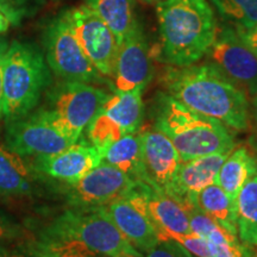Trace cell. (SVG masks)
Here are the masks:
<instances>
[{"label":"cell","instance_id":"cell-36","mask_svg":"<svg viewBox=\"0 0 257 257\" xmlns=\"http://www.w3.org/2000/svg\"><path fill=\"white\" fill-rule=\"evenodd\" d=\"M5 234H6V230H5V227L3 226V224H0V243H2V240L4 239ZM0 252H3L2 248H0Z\"/></svg>","mask_w":257,"mask_h":257},{"label":"cell","instance_id":"cell-9","mask_svg":"<svg viewBox=\"0 0 257 257\" xmlns=\"http://www.w3.org/2000/svg\"><path fill=\"white\" fill-rule=\"evenodd\" d=\"M6 148L19 156H49L67 149L74 143L63 134L47 110L8 121Z\"/></svg>","mask_w":257,"mask_h":257},{"label":"cell","instance_id":"cell-16","mask_svg":"<svg viewBox=\"0 0 257 257\" xmlns=\"http://www.w3.org/2000/svg\"><path fill=\"white\" fill-rule=\"evenodd\" d=\"M100 163L101 156L94 146L76 142L54 155L36 157L34 169L48 178L74 185Z\"/></svg>","mask_w":257,"mask_h":257},{"label":"cell","instance_id":"cell-11","mask_svg":"<svg viewBox=\"0 0 257 257\" xmlns=\"http://www.w3.org/2000/svg\"><path fill=\"white\" fill-rule=\"evenodd\" d=\"M125 199L148 218L160 240H170L175 234L192 232L185 202L181 199L146 182H136Z\"/></svg>","mask_w":257,"mask_h":257},{"label":"cell","instance_id":"cell-1","mask_svg":"<svg viewBox=\"0 0 257 257\" xmlns=\"http://www.w3.org/2000/svg\"><path fill=\"white\" fill-rule=\"evenodd\" d=\"M161 82L186 107L221 121L231 131L249 130V96L211 63L169 67Z\"/></svg>","mask_w":257,"mask_h":257},{"label":"cell","instance_id":"cell-37","mask_svg":"<svg viewBox=\"0 0 257 257\" xmlns=\"http://www.w3.org/2000/svg\"><path fill=\"white\" fill-rule=\"evenodd\" d=\"M144 3H147V4H159V3H161V2H163V0H143Z\"/></svg>","mask_w":257,"mask_h":257},{"label":"cell","instance_id":"cell-15","mask_svg":"<svg viewBox=\"0 0 257 257\" xmlns=\"http://www.w3.org/2000/svg\"><path fill=\"white\" fill-rule=\"evenodd\" d=\"M144 182L170 194L173 181L181 165L175 147L165 134L154 126L141 133Z\"/></svg>","mask_w":257,"mask_h":257},{"label":"cell","instance_id":"cell-38","mask_svg":"<svg viewBox=\"0 0 257 257\" xmlns=\"http://www.w3.org/2000/svg\"><path fill=\"white\" fill-rule=\"evenodd\" d=\"M0 257H22V256H17V255H8V253H5L4 251L0 252Z\"/></svg>","mask_w":257,"mask_h":257},{"label":"cell","instance_id":"cell-4","mask_svg":"<svg viewBox=\"0 0 257 257\" xmlns=\"http://www.w3.org/2000/svg\"><path fill=\"white\" fill-rule=\"evenodd\" d=\"M50 83V70L36 44L14 41L3 62V115L14 120L36 107Z\"/></svg>","mask_w":257,"mask_h":257},{"label":"cell","instance_id":"cell-35","mask_svg":"<svg viewBox=\"0 0 257 257\" xmlns=\"http://www.w3.org/2000/svg\"><path fill=\"white\" fill-rule=\"evenodd\" d=\"M246 249H248V257H257V243L255 245L246 246Z\"/></svg>","mask_w":257,"mask_h":257},{"label":"cell","instance_id":"cell-14","mask_svg":"<svg viewBox=\"0 0 257 257\" xmlns=\"http://www.w3.org/2000/svg\"><path fill=\"white\" fill-rule=\"evenodd\" d=\"M154 76L152 54L148 47L143 28L136 22L125 36L118 49L114 72L112 75L113 87L117 92L144 89Z\"/></svg>","mask_w":257,"mask_h":257},{"label":"cell","instance_id":"cell-21","mask_svg":"<svg viewBox=\"0 0 257 257\" xmlns=\"http://www.w3.org/2000/svg\"><path fill=\"white\" fill-rule=\"evenodd\" d=\"M207 217L231 233L237 234L236 202L217 184L207 186L192 198Z\"/></svg>","mask_w":257,"mask_h":257},{"label":"cell","instance_id":"cell-26","mask_svg":"<svg viewBox=\"0 0 257 257\" xmlns=\"http://www.w3.org/2000/svg\"><path fill=\"white\" fill-rule=\"evenodd\" d=\"M31 257H96L82 243L67 239L41 238L30 246Z\"/></svg>","mask_w":257,"mask_h":257},{"label":"cell","instance_id":"cell-33","mask_svg":"<svg viewBox=\"0 0 257 257\" xmlns=\"http://www.w3.org/2000/svg\"><path fill=\"white\" fill-rule=\"evenodd\" d=\"M8 47V42L0 41V115H3V62Z\"/></svg>","mask_w":257,"mask_h":257},{"label":"cell","instance_id":"cell-6","mask_svg":"<svg viewBox=\"0 0 257 257\" xmlns=\"http://www.w3.org/2000/svg\"><path fill=\"white\" fill-rule=\"evenodd\" d=\"M43 46L48 66L63 81H104L101 74L83 53L66 11L48 23L43 32Z\"/></svg>","mask_w":257,"mask_h":257},{"label":"cell","instance_id":"cell-22","mask_svg":"<svg viewBox=\"0 0 257 257\" xmlns=\"http://www.w3.org/2000/svg\"><path fill=\"white\" fill-rule=\"evenodd\" d=\"M85 5L111 29L119 46L137 22L135 0H86Z\"/></svg>","mask_w":257,"mask_h":257},{"label":"cell","instance_id":"cell-5","mask_svg":"<svg viewBox=\"0 0 257 257\" xmlns=\"http://www.w3.org/2000/svg\"><path fill=\"white\" fill-rule=\"evenodd\" d=\"M42 238L75 240L82 243L96 255L143 257L100 207H73L67 210L44 230Z\"/></svg>","mask_w":257,"mask_h":257},{"label":"cell","instance_id":"cell-2","mask_svg":"<svg viewBox=\"0 0 257 257\" xmlns=\"http://www.w3.org/2000/svg\"><path fill=\"white\" fill-rule=\"evenodd\" d=\"M156 14L161 62L186 67L206 56L218 28L208 0H163L157 4Z\"/></svg>","mask_w":257,"mask_h":257},{"label":"cell","instance_id":"cell-29","mask_svg":"<svg viewBox=\"0 0 257 257\" xmlns=\"http://www.w3.org/2000/svg\"><path fill=\"white\" fill-rule=\"evenodd\" d=\"M144 257H197L175 240H160L155 246L146 251Z\"/></svg>","mask_w":257,"mask_h":257},{"label":"cell","instance_id":"cell-7","mask_svg":"<svg viewBox=\"0 0 257 257\" xmlns=\"http://www.w3.org/2000/svg\"><path fill=\"white\" fill-rule=\"evenodd\" d=\"M107 96L104 89L91 83L63 81L49 93L51 108L47 111L56 126L78 142Z\"/></svg>","mask_w":257,"mask_h":257},{"label":"cell","instance_id":"cell-20","mask_svg":"<svg viewBox=\"0 0 257 257\" xmlns=\"http://www.w3.org/2000/svg\"><path fill=\"white\" fill-rule=\"evenodd\" d=\"M101 162L113 166L135 182H144L141 134H128L99 152Z\"/></svg>","mask_w":257,"mask_h":257},{"label":"cell","instance_id":"cell-30","mask_svg":"<svg viewBox=\"0 0 257 257\" xmlns=\"http://www.w3.org/2000/svg\"><path fill=\"white\" fill-rule=\"evenodd\" d=\"M210 245L212 257H248V249L239 238L226 240L219 244L210 243Z\"/></svg>","mask_w":257,"mask_h":257},{"label":"cell","instance_id":"cell-10","mask_svg":"<svg viewBox=\"0 0 257 257\" xmlns=\"http://www.w3.org/2000/svg\"><path fill=\"white\" fill-rule=\"evenodd\" d=\"M208 63L224 74L249 98L257 94V56L227 24H218L216 38L206 54Z\"/></svg>","mask_w":257,"mask_h":257},{"label":"cell","instance_id":"cell-8","mask_svg":"<svg viewBox=\"0 0 257 257\" xmlns=\"http://www.w3.org/2000/svg\"><path fill=\"white\" fill-rule=\"evenodd\" d=\"M143 89L108 94L98 113L88 125V137L98 152L121 136L136 134L143 123Z\"/></svg>","mask_w":257,"mask_h":257},{"label":"cell","instance_id":"cell-31","mask_svg":"<svg viewBox=\"0 0 257 257\" xmlns=\"http://www.w3.org/2000/svg\"><path fill=\"white\" fill-rule=\"evenodd\" d=\"M249 130H251L250 146L257 150V94L250 100L249 107Z\"/></svg>","mask_w":257,"mask_h":257},{"label":"cell","instance_id":"cell-28","mask_svg":"<svg viewBox=\"0 0 257 257\" xmlns=\"http://www.w3.org/2000/svg\"><path fill=\"white\" fill-rule=\"evenodd\" d=\"M30 0H0V12H3L10 23L18 25L31 12Z\"/></svg>","mask_w":257,"mask_h":257},{"label":"cell","instance_id":"cell-23","mask_svg":"<svg viewBox=\"0 0 257 257\" xmlns=\"http://www.w3.org/2000/svg\"><path fill=\"white\" fill-rule=\"evenodd\" d=\"M237 236L245 246L257 243V173L236 198Z\"/></svg>","mask_w":257,"mask_h":257},{"label":"cell","instance_id":"cell-12","mask_svg":"<svg viewBox=\"0 0 257 257\" xmlns=\"http://www.w3.org/2000/svg\"><path fill=\"white\" fill-rule=\"evenodd\" d=\"M66 12L83 53L102 76L112 78L119 49L113 32L88 6L81 5Z\"/></svg>","mask_w":257,"mask_h":257},{"label":"cell","instance_id":"cell-34","mask_svg":"<svg viewBox=\"0 0 257 257\" xmlns=\"http://www.w3.org/2000/svg\"><path fill=\"white\" fill-rule=\"evenodd\" d=\"M10 24L11 23H10L9 19L6 18V16L3 14V12H0V34L8 31Z\"/></svg>","mask_w":257,"mask_h":257},{"label":"cell","instance_id":"cell-24","mask_svg":"<svg viewBox=\"0 0 257 257\" xmlns=\"http://www.w3.org/2000/svg\"><path fill=\"white\" fill-rule=\"evenodd\" d=\"M30 189L31 174L27 163L6 147H0V194L22 195Z\"/></svg>","mask_w":257,"mask_h":257},{"label":"cell","instance_id":"cell-13","mask_svg":"<svg viewBox=\"0 0 257 257\" xmlns=\"http://www.w3.org/2000/svg\"><path fill=\"white\" fill-rule=\"evenodd\" d=\"M136 182L113 166L101 162L95 168L69 185L67 198L72 207L99 208L125 198Z\"/></svg>","mask_w":257,"mask_h":257},{"label":"cell","instance_id":"cell-18","mask_svg":"<svg viewBox=\"0 0 257 257\" xmlns=\"http://www.w3.org/2000/svg\"><path fill=\"white\" fill-rule=\"evenodd\" d=\"M120 233L140 252H146L160 242L152 223L125 198L100 207Z\"/></svg>","mask_w":257,"mask_h":257},{"label":"cell","instance_id":"cell-32","mask_svg":"<svg viewBox=\"0 0 257 257\" xmlns=\"http://www.w3.org/2000/svg\"><path fill=\"white\" fill-rule=\"evenodd\" d=\"M238 35L244 43L248 46L249 49L257 56V24L251 29H249V30L238 32Z\"/></svg>","mask_w":257,"mask_h":257},{"label":"cell","instance_id":"cell-17","mask_svg":"<svg viewBox=\"0 0 257 257\" xmlns=\"http://www.w3.org/2000/svg\"><path fill=\"white\" fill-rule=\"evenodd\" d=\"M231 150L199 156L181 162L173 181L170 195L181 200L192 199L207 186L216 184L218 172Z\"/></svg>","mask_w":257,"mask_h":257},{"label":"cell","instance_id":"cell-39","mask_svg":"<svg viewBox=\"0 0 257 257\" xmlns=\"http://www.w3.org/2000/svg\"><path fill=\"white\" fill-rule=\"evenodd\" d=\"M123 257H135V256H123Z\"/></svg>","mask_w":257,"mask_h":257},{"label":"cell","instance_id":"cell-3","mask_svg":"<svg viewBox=\"0 0 257 257\" xmlns=\"http://www.w3.org/2000/svg\"><path fill=\"white\" fill-rule=\"evenodd\" d=\"M153 115L154 126L169 138L181 162L236 146L231 130L221 121L186 107L168 93H157Z\"/></svg>","mask_w":257,"mask_h":257},{"label":"cell","instance_id":"cell-25","mask_svg":"<svg viewBox=\"0 0 257 257\" xmlns=\"http://www.w3.org/2000/svg\"><path fill=\"white\" fill-rule=\"evenodd\" d=\"M225 24L237 32L249 30L257 24V0H208Z\"/></svg>","mask_w":257,"mask_h":257},{"label":"cell","instance_id":"cell-27","mask_svg":"<svg viewBox=\"0 0 257 257\" xmlns=\"http://www.w3.org/2000/svg\"><path fill=\"white\" fill-rule=\"evenodd\" d=\"M172 240L178 242L186 250L197 257H212V249L210 243L202 237L195 233L175 234L172 237Z\"/></svg>","mask_w":257,"mask_h":257},{"label":"cell","instance_id":"cell-19","mask_svg":"<svg viewBox=\"0 0 257 257\" xmlns=\"http://www.w3.org/2000/svg\"><path fill=\"white\" fill-rule=\"evenodd\" d=\"M257 173V150L250 144L234 146L218 172L216 184L236 202V198Z\"/></svg>","mask_w":257,"mask_h":257}]
</instances>
